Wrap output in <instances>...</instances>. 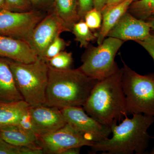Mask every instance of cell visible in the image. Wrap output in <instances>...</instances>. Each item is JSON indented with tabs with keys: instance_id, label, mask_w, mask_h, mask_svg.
Wrapping results in <instances>:
<instances>
[{
	"instance_id": "1",
	"label": "cell",
	"mask_w": 154,
	"mask_h": 154,
	"mask_svg": "<svg viewBox=\"0 0 154 154\" xmlns=\"http://www.w3.org/2000/svg\"><path fill=\"white\" fill-rule=\"evenodd\" d=\"M132 115L131 118L127 116L119 124H112V137L95 142L91 147L92 152L105 154L145 153L151 138L148 130L154 123V116Z\"/></svg>"
},
{
	"instance_id": "2",
	"label": "cell",
	"mask_w": 154,
	"mask_h": 154,
	"mask_svg": "<svg viewBox=\"0 0 154 154\" xmlns=\"http://www.w3.org/2000/svg\"><path fill=\"white\" fill-rule=\"evenodd\" d=\"M122 76L121 68L97 81L83 107L88 115L107 126L122 121L128 115Z\"/></svg>"
},
{
	"instance_id": "3",
	"label": "cell",
	"mask_w": 154,
	"mask_h": 154,
	"mask_svg": "<svg viewBox=\"0 0 154 154\" xmlns=\"http://www.w3.org/2000/svg\"><path fill=\"white\" fill-rule=\"evenodd\" d=\"M48 66L44 105L59 109L83 107L98 81L88 76L79 68L59 70Z\"/></svg>"
},
{
	"instance_id": "4",
	"label": "cell",
	"mask_w": 154,
	"mask_h": 154,
	"mask_svg": "<svg viewBox=\"0 0 154 154\" xmlns=\"http://www.w3.org/2000/svg\"><path fill=\"white\" fill-rule=\"evenodd\" d=\"M8 60L23 100L31 107L44 105L48 77L46 61L39 57L36 61L29 63Z\"/></svg>"
},
{
	"instance_id": "5",
	"label": "cell",
	"mask_w": 154,
	"mask_h": 154,
	"mask_svg": "<svg viewBox=\"0 0 154 154\" xmlns=\"http://www.w3.org/2000/svg\"><path fill=\"white\" fill-rule=\"evenodd\" d=\"M122 62V85L128 114L154 116V73L139 74Z\"/></svg>"
},
{
	"instance_id": "6",
	"label": "cell",
	"mask_w": 154,
	"mask_h": 154,
	"mask_svg": "<svg viewBox=\"0 0 154 154\" xmlns=\"http://www.w3.org/2000/svg\"><path fill=\"white\" fill-rule=\"evenodd\" d=\"M125 42L113 37L105 38L97 47L89 45L82 57L81 71L96 81L105 79L117 71L115 58Z\"/></svg>"
},
{
	"instance_id": "7",
	"label": "cell",
	"mask_w": 154,
	"mask_h": 154,
	"mask_svg": "<svg viewBox=\"0 0 154 154\" xmlns=\"http://www.w3.org/2000/svg\"><path fill=\"white\" fill-rule=\"evenodd\" d=\"M46 15L42 11H0V34L28 42L33 29Z\"/></svg>"
},
{
	"instance_id": "8",
	"label": "cell",
	"mask_w": 154,
	"mask_h": 154,
	"mask_svg": "<svg viewBox=\"0 0 154 154\" xmlns=\"http://www.w3.org/2000/svg\"><path fill=\"white\" fill-rule=\"evenodd\" d=\"M38 139L44 154H61L70 148L91 147L95 143L92 138L68 123L54 132L39 137Z\"/></svg>"
},
{
	"instance_id": "9",
	"label": "cell",
	"mask_w": 154,
	"mask_h": 154,
	"mask_svg": "<svg viewBox=\"0 0 154 154\" xmlns=\"http://www.w3.org/2000/svg\"><path fill=\"white\" fill-rule=\"evenodd\" d=\"M64 32L69 31L50 10L33 29L28 42L38 56L43 58L50 45Z\"/></svg>"
},
{
	"instance_id": "10",
	"label": "cell",
	"mask_w": 154,
	"mask_h": 154,
	"mask_svg": "<svg viewBox=\"0 0 154 154\" xmlns=\"http://www.w3.org/2000/svg\"><path fill=\"white\" fill-rule=\"evenodd\" d=\"M67 123L80 132L92 138L94 142L108 138L111 128L100 123L88 115L82 107H69L60 109Z\"/></svg>"
},
{
	"instance_id": "11",
	"label": "cell",
	"mask_w": 154,
	"mask_h": 154,
	"mask_svg": "<svg viewBox=\"0 0 154 154\" xmlns=\"http://www.w3.org/2000/svg\"><path fill=\"white\" fill-rule=\"evenodd\" d=\"M33 131L37 138L60 129L67 123L60 109L45 105L30 107Z\"/></svg>"
},
{
	"instance_id": "12",
	"label": "cell",
	"mask_w": 154,
	"mask_h": 154,
	"mask_svg": "<svg viewBox=\"0 0 154 154\" xmlns=\"http://www.w3.org/2000/svg\"><path fill=\"white\" fill-rule=\"evenodd\" d=\"M151 32V28L146 22L137 19L127 11L109 31L107 37L124 42L133 40L136 42L146 39Z\"/></svg>"
},
{
	"instance_id": "13",
	"label": "cell",
	"mask_w": 154,
	"mask_h": 154,
	"mask_svg": "<svg viewBox=\"0 0 154 154\" xmlns=\"http://www.w3.org/2000/svg\"><path fill=\"white\" fill-rule=\"evenodd\" d=\"M0 57L24 63L34 62L38 57L27 41L1 34Z\"/></svg>"
},
{
	"instance_id": "14",
	"label": "cell",
	"mask_w": 154,
	"mask_h": 154,
	"mask_svg": "<svg viewBox=\"0 0 154 154\" xmlns=\"http://www.w3.org/2000/svg\"><path fill=\"white\" fill-rule=\"evenodd\" d=\"M0 57V103L23 100L16 85L8 59Z\"/></svg>"
},
{
	"instance_id": "15",
	"label": "cell",
	"mask_w": 154,
	"mask_h": 154,
	"mask_svg": "<svg viewBox=\"0 0 154 154\" xmlns=\"http://www.w3.org/2000/svg\"><path fill=\"white\" fill-rule=\"evenodd\" d=\"M134 0H124L122 2L110 7H105L101 12L102 24L97 38L99 45L107 37V34L125 14L128 10L131 4Z\"/></svg>"
},
{
	"instance_id": "16",
	"label": "cell",
	"mask_w": 154,
	"mask_h": 154,
	"mask_svg": "<svg viewBox=\"0 0 154 154\" xmlns=\"http://www.w3.org/2000/svg\"><path fill=\"white\" fill-rule=\"evenodd\" d=\"M0 137L9 143L18 146L41 147L36 135L18 125L0 126Z\"/></svg>"
},
{
	"instance_id": "17",
	"label": "cell",
	"mask_w": 154,
	"mask_h": 154,
	"mask_svg": "<svg viewBox=\"0 0 154 154\" xmlns=\"http://www.w3.org/2000/svg\"><path fill=\"white\" fill-rule=\"evenodd\" d=\"M51 11L60 19L69 32L80 19L77 0H54Z\"/></svg>"
},
{
	"instance_id": "18",
	"label": "cell",
	"mask_w": 154,
	"mask_h": 154,
	"mask_svg": "<svg viewBox=\"0 0 154 154\" xmlns=\"http://www.w3.org/2000/svg\"><path fill=\"white\" fill-rule=\"evenodd\" d=\"M30 106L24 100L11 103H0V126L18 125Z\"/></svg>"
},
{
	"instance_id": "19",
	"label": "cell",
	"mask_w": 154,
	"mask_h": 154,
	"mask_svg": "<svg viewBox=\"0 0 154 154\" xmlns=\"http://www.w3.org/2000/svg\"><path fill=\"white\" fill-rule=\"evenodd\" d=\"M71 32L74 35L75 40L80 43L81 48L88 47L90 42L97 39L98 37V34L93 33L84 20L75 23Z\"/></svg>"
},
{
	"instance_id": "20",
	"label": "cell",
	"mask_w": 154,
	"mask_h": 154,
	"mask_svg": "<svg viewBox=\"0 0 154 154\" xmlns=\"http://www.w3.org/2000/svg\"><path fill=\"white\" fill-rule=\"evenodd\" d=\"M128 12L145 21L154 15V0H135L131 4Z\"/></svg>"
},
{
	"instance_id": "21",
	"label": "cell",
	"mask_w": 154,
	"mask_h": 154,
	"mask_svg": "<svg viewBox=\"0 0 154 154\" xmlns=\"http://www.w3.org/2000/svg\"><path fill=\"white\" fill-rule=\"evenodd\" d=\"M41 147L18 146L7 142L0 137V154H42Z\"/></svg>"
},
{
	"instance_id": "22",
	"label": "cell",
	"mask_w": 154,
	"mask_h": 154,
	"mask_svg": "<svg viewBox=\"0 0 154 154\" xmlns=\"http://www.w3.org/2000/svg\"><path fill=\"white\" fill-rule=\"evenodd\" d=\"M49 66L59 70H66L71 69L73 62L72 53L71 52L62 51L54 57L46 61Z\"/></svg>"
},
{
	"instance_id": "23",
	"label": "cell",
	"mask_w": 154,
	"mask_h": 154,
	"mask_svg": "<svg viewBox=\"0 0 154 154\" xmlns=\"http://www.w3.org/2000/svg\"><path fill=\"white\" fill-rule=\"evenodd\" d=\"M69 45V42L64 40L63 38H61L60 36H57L48 48L42 59L47 61L63 51Z\"/></svg>"
},
{
	"instance_id": "24",
	"label": "cell",
	"mask_w": 154,
	"mask_h": 154,
	"mask_svg": "<svg viewBox=\"0 0 154 154\" xmlns=\"http://www.w3.org/2000/svg\"><path fill=\"white\" fill-rule=\"evenodd\" d=\"M102 19V12L94 8L86 13L84 20L90 29L94 30L101 28Z\"/></svg>"
},
{
	"instance_id": "25",
	"label": "cell",
	"mask_w": 154,
	"mask_h": 154,
	"mask_svg": "<svg viewBox=\"0 0 154 154\" xmlns=\"http://www.w3.org/2000/svg\"><path fill=\"white\" fill-rule=\"evenodd\" d=\"M5 10L16 12H29L33 10L30 0H5Z\"/></svg>"
},
{
	"instance_id": "26",
	"label": "cell",
	"mask_w": 154,
	"mask_h": 154,
	"mask_svg": "<svg viewBox=\"0 0 154 154\" xmlns=\"http://www.w3.org/2000/svg\"><path fill=\"white\" fill-rule=\"evenodd\" d=\"M136 42L147 51L153 60L154 62V32L151 30L150 34L146 39Z\"/></svg>"
},
{
	"instance_id": "27",
	"label": "cell",
	"mask_w": 154,
	"mask_h": 154,
	"mask_svg": "<svg viewBox=\"0 0 154 154\" xmlns=\"http://www.w3.org/2000/svg\"><path fill=\"white\" fill-rule=\"evenodd\" d=\"M79 15L81 20H84L86 13L94 8V0H77Z\"/></svg>"
},
{
	"instance_id": "28",
	"label": "cell",
	"mask_w": 154,
	"mask_h": 154,
	"mask_svg": "<svg viewBox=\"0 0 154 154\" xmlns=\"http://www.w3.org/2000/svg\"><path fill=\"white\" fill-rule=\"evenodd\" d=\"M33 10L42 11L51 10L54 0H30Z\"/></svg>"
},
{
	"instance_id": "29",
	"label": "cell",
	"mask_w": 154,
	"mask_h": 154,
	"mask_svg": "<svg viewBox=\"0 0 154 154\" xmlns=\"http://www.w3.org/2000/svg\"><path fill=\"white\" fill-rule=\"evenodd\" d=\"M108 0H94V8L100 11H102L105 8Z\"/></svg>"
},
{
	"instance_id": "30",
	"label": "cell",
	"mask_w": 154,
	"mask_h": 154,
	"mask_svg": "<svg viewBox=\"0 0 154 154\" xmlns=\"http://www.w3.org/2000/svg\"><path fill=\"white\" fill-rule=\"evenodd\" d=\"M81 147H74L64 151L61 154H79Z\"/></svg>"
},
{
	"instance_id": "31",
	"label": "cell",
	"mask_w": 154,
	"mask_h": 154,
	"mask_svg": "<svg viewBox=\"0 0 154 154\" xmlns=\"http://www.w3.org/2000/svg\"><path fill=\"white\" fill-rule=\"evenodd\" d=\"M148 23L152 31L154 32V15L145 20Z\"/></svg>"
},
{
	"instance_id": "32",
	"label": "cell",
	"mask_w": 154,
	"mask_h": 154,
	"mask_svg": "<svg viewBox=\"0 0 154 154\" xmlns=\"http://www.w3.org/2000/svg\"><path fill=\"white\" fill-rule=\"evenodd\" d=\"M124 0H108L107 4L105 7H110L119 4Z\"/></svg>"
},
{
	"instance_id": "33",
	"label": "cell",
	"mask_w": 154,
	"mask_h": 154,
	"mask_svg": "<svg viewBox=\"0 0 154 154\" xmlns=\"http://www.w3.org/2000/svg\"><path fill=\"white\" fill-rule=\"evenodd\" d=\"M5 9V0H0V11Z\"/></svg>"
},
{
	"instance_id": "34",
	"label": "cell",
	"mask_w": 154,
	"mask_h": 154,
	"mask_svg": "<svg viewBox=\"0 0 154 154\" xmlns=\"http://www.w3.org/2000/svg\"><path fill=\"white\" fill-rule=\"evenodd\" d=\"M149 154H154V146H153V147L152 148Z\"/></svg>"
},
{
	"instance_id": "35",
	"label": "cell",
	"mask_w": 154,
	"mask_h": 154,
	"mask_svg": "<svg viewBox=\"0 0 154 154\" xmlns=\"http://www.w3.org/2000/svg\"><path fill=\"white\" fill-rule=\"evenodd\" d=\"M151 138H152L154 139V137H152Z\"/></svg>"
},
{
	"instance_id": "36",
	"label": "cell",
	"mask_w": 154,
	"mask_h": 154,
	"mask_svg": "<svg viewBox=\"0 0 154 154\" xmlns=\"http://www.w3.org/2000/svg\"><path fill=\"white\" fill-rule=\"evenodd\" d=\"M134 1H135V0H134Z\"/></svg>"
}]
</instances>
